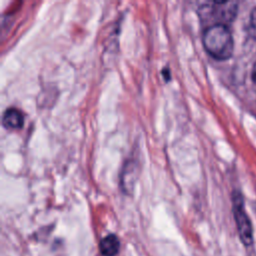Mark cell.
I'll use <instances>...</instances> for the list:
<instances>
[{"instance_id":"obj_4","label":"cell","mask_w":256,"mask_h":256,"mask_svg":"<svg viewBox=\"0 0 256 256\" xmlns=\"http://www.w3.org/2000/svg\"><path fill=\"white\" fill-rule=\"evenodd\" d=\"M24 124V116L22 112L15 108H7L2 116V125L7 129H20Z\"/></svg>"},{"instance_id":"obj_1","label":"cell","mask_w":256,"mask_h":256,"mask_svg":"<svg viewBox=\"0 0 256 256\" xmlns=\"http://www.w3.org/2000/svg\"><path fill=\"white\" fill-rule=\"evenodd\" d=\"M202 43L206 52L217 60L229 59L234 51V41L227 25L207 26L202 34Z\"/></svg>"},{"instance_id":"obj_7","label":"cell","mask_w":256,"mask_h":256,"mask_svg":"<svg viewBox=\"0 0 256 256\" xmlns=\"http://www.w3.org/2000/svg\"><path fill=\"white\" fill-rule=\"evenodd\" d=\"M248 32L251 37L256 39V7L251 11L248 22Z\"/></svg>"},{"instance_id":"obj_6","label":"cell","mask_w":256,"mask_h":256,"mask_svg":"<svg viewBox=\"0 0 256 256\" xmlns=\"http://www.w3.org/2000/svg\"><path fill=\"white\" fill-rule=\"evenodd\" d=\"M120 247L119 239L113 235H107L100 242V251L104 256H115Z\"/></svg>"},{"instance_id":"obj_3","label":"cell","mask_w":256,"mask_h":256,"mask_svg":"<svg viewBox=\"0 0 256 256\" xmlns=\"http://www.w3.org/2000/svg\"><path fill=\"white\" fill-rule=\"evenodd\" d=\"M233 214L241 242L245 246H250L253 243V229L251 221L245 211L243 198L240 193L233 195Z\"/></svg>"},{"instance_id":"obj_9","label":"cell","mask_w":256,"mask_h":256,"mask_svg":"<svg viewBox=\"0 0 256 256\" xmlns=\"http://www.w3.org/2000/svg\"><path fill=\"white\" fill-rule=\"evenodd\" d=\"M252 80H253L254 84L256 85V63H255V65L253 67V70H252Z\"/></svg>"},{"instance_id":"obj_8","label":"cell","mask_w":256,"mask_h":256,"mask_svg":"<svg viewBox=\"0 0 256 256\" xmlns=\"http://www.w3.org/2000/svg\"><path fill=\"white\" fill-rule=\"evenodd\" d=\"M162 74H163V75H165V77H164V78H165V80H166V81H168V80H169V78L167 77V75L170 77V70H169V68H168V67L164 68V69L162 70Z\"/></svg>"},{"instance_id":"obj_2","label":"cell","mask_w":256,"mask_h":256,"mask_svg":"<svg viewBox=\"0 0 256 256\" xmlns=\"http://www.w3.org/2000/svg\"><path fill=\"white\" fill-rule=\"evenodd\" d=\"M237 13V3L234 1L206 2L198 8L199 18L202 22H208L209 25L223 24L231 22Z\"/></svg>"},{"instance_id":"obj_5","label":"cell","mask_w":256,"mask_h":256,"mask_svg":"<svg viewBox=\"0 0 256 256\" xmlns=\"http://www.w3.org/2000/svg\"><path fill=\"white\" fill-rule=\"evenodd\" d=\"M136 164L135 161H127L121 173V187L124 191H132L136 179Z\"/></svg>"}]
</instances>
